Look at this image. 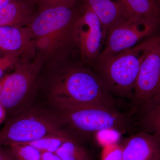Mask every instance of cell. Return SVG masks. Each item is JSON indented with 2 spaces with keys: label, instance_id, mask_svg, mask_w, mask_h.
I'll use <instances>...</instances> for the list:
<instances>
[{
  "label": "cell",
  "instance_id": "obj_1",
  "mask_svg": "<svg viewBox=\"0 0 160 160\" xmlns=\"http://www.w3.org/2000/svg\"><path fill=\"white\" fill-rule=\"evenodd\" d=\"M46 96L55 109L69 103L115 108V100L93 70L78 64L56 66L45 80Z\"/></svg>",
  "mask_w": 160,
  "mask_h": 160
},
{
  "label": "cell",
  "instance_id": "obj_2",
  "mask_svg": "<svg viewBox=\"0 0 160 160\" xmlns=\"http://www.w3.org/2000/svg\"><path fill=\"white\" fill-rule=\"evenodd\" d=\"M160 41V32L129 49L100 56L93 70L112 95L131 99L142 62Z\"/></svg>",
  "mask_w": 160,
  "mask_h": 160
},
{
  "label": "cell",
  "instance_id": "obj_3",
  "mask_svg": "<svg viewBox=\"0 0 160 160\" xmlns=\"http://www.w3.org/2000/svg\"><path fill=\"white\" fill-rule=\"evenodd\" d=\"M55 110L65 129L81 141L102 129L112 128L125 133L134 128L131 113H123L113 107L72 103Z\"/></svg>",
  "mask_w": 160,
  "mask_h": 160
},
{
  "label": "cell",
  "instance_id": "obj_4",
  "mask_svg": "<svg viewBox=\"0 0 160 160\" xmlns=\"http://www.w3.org/2000/svg\"><path fill=\"white\" fill-rule=\"evenodd\" d=\"M70 133L55 112L31 107L7 118L0 129V146L27 144L52 136Z\"/></svg>",
  "mask_w": 160,
  "mask_h": 160
},
{
  "label": "cell",
  "instance_id": "obj_5",
  "mask_svg": "<svg viewBox=\"0 0 160 160\" xmlns=\"http://www.w3.org/2000/svg\"><path fill=\"white\" fill-rule=\"evenodd\" d=\"M74 7L58 6L40 10L28 25L35 45L51 54L67 43L72 42L73 25L80 14Z\"/></svg>",
  "mask_w": 160,
  "mask_h": 160
},
{
  "label": "cell",
  "instance_id": "obj_6",
  "mask_svg": "<svg viewBox=\"0 0 160 160\" xmlns=\"http://www.w3.org/2000/svg\"><path fill=\"white\" fill-rule=\"evenodd\" d=\"M42 61L38 57L32 62L18 64L11 74H7L0 94V104L7 118L13 116L32 106Z\"/></svg>",
  "mask_w": 160,
  "mask_h": 160
},
{
  "label": "cell",
  "instance_id": "obj_7",
  "mask_svg": "<svg viewBox=\"0 0 160 160\" xmlns=\"http://www.w3.org/2000/svg\"><path fill=\"white\" fill-rule=\"evenodd\" d=\"M160 18H132L109 29L100 56L118 53L138 45L158 32Z\"/></svg>",
  "mask_w": 160,
  "mask_h": 160
},
{
  "label": "cell",
  "instance_id": "obj_8",
  "mask_svg": "<svg viewBox=\"0 0 160 160\" xmlns=\"http://www.w3.org/2000/svg\"><path fill=\"white\" fill-rule=\"evenodd\" d=\"M72 40L83 61L93 65L102 51L105 39L99 20L86 4L84 10L75 21Z\"/></svg>",
  "mask_w": 160,
  "mask_h": 160
},
{
  "label": "cell",
  "instance_id": "obj_9",
  "mask_svg": "<svg viewBox=\"0 0 160 160\" xmlns=\"http://www.w3.org/2000/svg\"><path fill=\"white\" fill-rule=\"evenodd\" d=\"M160 94V41L142 62L132 97L134 111Z\"/></svg>",
  "mask_w": 160,
  "mask_h": 160
},
{
  "label": "cell",
  "instance_id": "obj_10",
  "mask_svg": "<svg viewBox=\"0 0 160 160\" xmlns=\"http://www.w3.org/2000/svg\"><path fill=\"white\" fill-rule=\"evenodd\" d=\"M123 160H160V137L139 131L123 141Z\"/></svg>",
  "mask_w": 160,
  "mask_h": 160
},
{
  "label": "cell",
  "instance_id": "obj_11",
  "mask_svg": "<svg viewBox=\"0 0 160 160\" xmlns=\"http://www.w3.org/2000/svg\"><path fill=\"white\" fill-rule=\"evenodd\" d=\"M34 45L29 26H0V51L4 55L19 57L32 49Z\"/></svg>",
  "mask_w": 160,
  "mask_h": 160
},
{
  "label": "cell",
  "instance_id": "obj_12",
  "mask_svg": "<svg viewBox=\"0 0 160 160\" xmlns=\"http://www.w3.org/2000/svg\"><path fill=\"white\" fill-rule=\"evenodd\" d=\"M85 2L99 20L105 40L109 29L126 20L117 1L85 0Z\"/></svg>",
  "mask_w": 160,
  "mask_h": 160
},
{
  "label": "cell",
  "instance_id": "obj_13",
  "mask_svg": "<svg viewBox=\"0 0 160 160\" xmlns=\"http://www.w3.org/2000/svg\"><path fill=\"white\" fill-rule=\"evenodd\" d=\"M135 126L140 131L156 135L160 137V94L132 111Z\"/></svg>",
  "mask_w": 160,
  "mask_h": 160
},
{
  "label": "cell",
  "instance_id": "obj_14",
  "mask_svg": "<svg viewBox=\"0 0 160 160\" xmlns=\"http://www.w3.org/2000/svg\"><path fill=\"white\" fill-rule=\"evenodd\" d=\"M33 0H15L0 9V26L24 27L32 17Z\"/></svg>",
  "mask_w": 160,
  "mask_h": 160
},
{
  "label": "cell",
  "instance_id": "obj_15",
  "mask_svg": "<svg viewBox=\"0 0 160 160\" xmlns=\"http://www.w3.org/2000/svg\"><path fill=\"white\" fill-rule=\"evenodd\" d=\"M126 20L132 18H160L159 0H116Z\"/></svg>",
  "mask_w": 160,
  "mask_h": 160
},
{
  "label": "cell",
  "instance_id": "obj_16",
  "mask_svg": "<svg viewBox=\"0 0 160 160\" xmlns=\"http://www.w3.org/2000/svg\"><path fill=\"white\" fill-rule=\"evenodd\" d=\"M54 153L62 160H92L81 140L75 137L65 141Z\"/></svg>",
  "mask_w": 160,
  "mask_h": 160
},
{
  "label": "cell",
  "instance_id": "obj_17",
  "mask_svg": "<svg viewBox=\"0 0 160 160\" xmlns=\"http://www.w3.org/2000/svg\"><path fill=\"white\" fill-rule=\"evenodd\" d=\"M72 137H75L70 133H67L47 137L32 142L24 144L33 146L41 151L54 153L65 141Z\"/></svg>",
  "mask_w": 160,
  "mask_h": 160
},
{
  "label": "cell",
  "instance_id": "obj_18",
  "mask_svg": "<svg viewBox=\"0 0 160 160\" xmlns=\"http://www.w3.org/2000/svg\"><path fill=\"white\" fill-rule=\"evenodd\" d=\"M17 160H42V151L27 144L9 147Z\"/></svg>",
  "mask_w": 160,
  "mask_h": 160
},
{
  "label": "cell",
  "instance_id": "obj_19",
  "mask_svg": "<svg viewBox=\"0 0 160 160\" xmlns=\"http://www.w3.org/2000/svg\"><path fill=\"white\" fill-rule=\"evenodd\" d=\"M122 133L117 129L109 128L100 130L94 134V137L97 142L102 148L119 142Z\"/></svg>",
  "mask_w": 160,
  "mask_h": 160
},
{
  "label": "cell",
  "instance_id": "obj_20",
  "mask_svg": "<svg viewBox=\"0 0 160 160\" xmlns=\"http://www.w3.org/2000/svg\"><path fill=\"white\" fill-rule=\"evenodd\" d=\"M101 160H123V149L119 143L102 147Z\"/></svg>",
  "mask_w": 160,
  "mask_h": 160
},
{
  "label": "cell",
  "instance_id": "obj_21",
  "mask_svg": "<svg viewBox=\"0 0 160 160\" xmlns=\"http://www.w3.org/2000/svg\"><path fill=\"white\" fill-rule=\"evenodd\" d=\"M40 7V10L58 6L74 7L78 0H33Z\"/></svg>",
  "mask_w": 160,
  "mask_h": 160
},
{
  "label": "cell",
  "instance_id": "obj_22",
  "mask_svg": "<svg viewBox=\"0 0 160 160\" xmlns=\"http://www.w3.org/2000/svg\"><path fill=\"white\" fill-rule=\"evenodd\" d=\"M18 57L10 55H4L0 58V79L4 76L5 71L11 68L18 62Z\"/></svg>",
  "mask_w": 160,
  "mask_h": 160
},
{
  "label": "cell",
  "instance_id": "obj_23",
  "mask_svg": "<svg viewBox=\"0 0 160 160\" xmlns=\"http://www.w3.org/2000/svg\"><path fill=\"white\" fill-rule=\"evenodd\" d=\"M0 160H17L9 148L6 149L0 146Z\"/></svg>",
  "mask_w": 160,
  "mask_h": 160
},
{
  "label": "cell",
  "instance_id": "obj_24",
  "mask_svg": "<svg viewBox=\"0 0 160 160\" xmlns=\"http://www.w3.org/2000/svg\"><path fill=\"white\" fill-rule=\"evenodd\" d=\"M42 160H62L56 154L52 152L42 151Z\"/></svg>",
  "mask_w": 160,
  "mask_h": 160
},
{
  "label": "cell",
  "instance_id": "obj_25",
  "mask_svg": "<svg viewBox=\"0 0 160 160\" xmlns=\"http://www.w3.org/2000/svg\"><path fill=\"white\" fill-rule=\"evenodd\" d=\"M7 118L6 111L1 104H0V125L5 121Z\"/></svg>",
  "mask_w": 160,
  "mask_h": 160
},
{
  "label": "cell",
  "instance_id": "obj_26",
  "mask_svg": "<svg viewBox=\"0 0 160 160\" xmlns=\"http://www.w3.org/2000/svg\"><path fill=\"white\" fill-rule=\"evenodd\" d=\"M14 1L15 0H0V9Z\"/></svg>",
  "mask_w": 160,
  "mask_h": 160
},
{
  "label": "cell",
  "instance_id": "obj_27",
  "mask_svg": "<svg viewBox=\"0 0 160 160\" xmlns=\"http://www.w3.org/2000/svg\"><path fill=\"white\" fill-rule=\"evenodd\" d=\"M6 76H7V74L5 75L2 78L0 79V94H1L2 90Z\"/></svg>",
  "mask_w": 160,
  "mask_h": 160
},
{
  "label": "cell",
  "instance_id": "obj_28",
  "mask_svg": "<svg viewBox=\"0 0 160 160\" xmlns=\"http://www.w3.org/2000/svg\"><path fill=\"white\" fill-rule=\"evenodd\" d=\"M159 4L160 5V0H159Z\"/></svg>",
  "mask_w": 160,
  "mask_h": 160
}]
</instances>
